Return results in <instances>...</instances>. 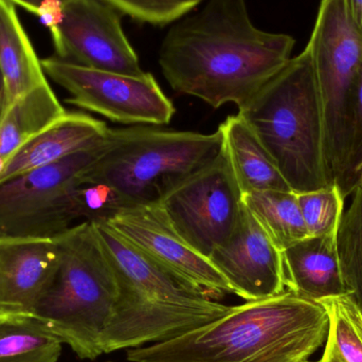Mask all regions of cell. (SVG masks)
I'll use <instances>...</instances> for the list:
<instances>
[{
  "label": "cell",
  "instance_id": "cell-1",
  "mask_svg": "<svg viewBox=\"0 0 362 362\" xmlns=\"http://www.w3.org/2000/svg\"><path fill=\"white\" fill-rule=\"evenodd\" d=\"M295 38L255 27L245 0H208L168 31L159 64L170 86L213 108L238 110L287 62Z\"/></svg>",
  "mask_w": 362,
  "mask_h": 362
},
{
  "label": "cell",
  "instance_id": "cell-2",
  "mask_svg": "<svg viewBox=\"0 0 362 362\" xmlns=\"http://www.w3.org/2000/svg\"><path fill=\"white\" fill-rule=\"evenodd\" d=\"M322 304L289 291L229 306L174 339L127 351L129 362H306L325 344Z\"/></svg>",
  "mask_w": 362,
  "mask_h": 362
},
{
  "label": "cell",
  "instance_id": "cell-3",
  "mask_svg": "<svg viewBox=\"0 0 362 362\" xmlns=\"http://www.w3.org/2000/svg\"><path fill=\"white\" fill-rule=\"evenodd\" d=\"M118 296L103 335L104 354L159 344L193 331L229 306L187 285L127 242L108 223H95Z\"/></svg>",
  "mask_w": 362,
  "mask_h": 362
},
{
  "label": "cell",
  "instance_id": "cell-4",
  "mask_svg": "<svg viewBox=\"0 0 362 362\" xmlns=\"http://www.w3.org/2000/svg\"><path fill=\"white\" fill-rule=\"evenodd\" d=\"M291 191L329 187L325 118L314 64L308 48L289 59L238 110Z\"/></svg>",
  "mask_w": 362,
  "mask_h": 362
},
{
  "label": "cell",
  "instance_id": "cell-5",
  "mask_svg": "<svg viewBox=\"0 0 362 362\" xmlns=\"http://www.w3.org/2000/svg\"><path fill=\"white\" fill-rule=\"evenodd\" d=\"M54 276L28 314L69 346L80 359L104 354L103 335L118 288L95 223H83L57 236Z\"/></svg>",
  "mask_w": 362,
  "mask_h": 362
},
{
  "label": "cell",
  "instance_id": "cell-6",
  "mask_svg": "<svg viewBox=\"0 0 362 362\" xmlns=\"http://www.w3.org/2000/svg\"><path fill=\"white\" fill-rule=\"evenodd\" d=\"M107 141L82 177L110 185L137 204H159L223 150L219 129L204 135L135 125L108 129Z\"/></svg>",
  "mask_w": 362,
  "mask_h": 362
},
{
  "label": "cell",
  "instance_id": "cell-7",
  "mask_svg": "<svg viewBox=\"0 0 362 362\" xmlns=\"http://www.w3.org/2000/svg\"><path fill=\"white\" fill-rule=\"evenodd\" d=\"M306 48L322 104L327 180L329 185H337L346 197L353 91L362 62V36L351 19L346 0H321Z\"/></svg>",
  "mask_w": 362,
  "mask_h": 362
},
{
  "label": "cell",
  "instance_id": "cell-8",
  "mask_svg": "<svg viewBox=\"0 0 362 362\" xmlns=\"http://www.w3.org/2000/svg\"><path fill=\"white\" fill-rule=\"evenodd\" d=\"M42 69L71 97L66 103L123 124L161 127L175 107L152 74L134 76L91 69L57 57L42 59Z\"/></svg>",
  "mask_w": 362,
  "mask_h": 362
},
{
  "label": "cell",
  "instance_id": "cell-9",
  "mask_svg": "<svg viewBox=\"0 0 362 362\" xmlns=\"http://www.w3.org/2000/svg\"><path fill=\"white\" fill-rule=\"evenodd\" d=\"M242 196L221 150L214 161L172 189L159 204L181 238L208 259L235 229Z\"/></svg>",
  "mask_w": 362,
  "mask_h": 362
},
{
  "label": "cell",
  "instance_id": "cell-10",
  "mask_svg": "<svg viewBox=\"0 0 362 362\" xmlns=\"http://www.w3.org/2000/svg\"><path fill=\"white\" fill-rule=\"evenodd\" d=\"M63 21L52 37L55 57L91 69L144 76L121 13L103 0H63Z\"/></svg>",
  "mask_w": 362,
  "mask_h": 362
},
{
  "label": "cell",
  "instance_id": "cell-11",
  "mask_svg": "<svg viewBox=\"0 0 362 362\" xmlns=\"http://www.w3.org/2000/svg\"><path fill=\"white\" fill-rule=\"evenodd\" d=\"M106 223L153 261L211 299L232 293L210 259L181 238L160 204L132 206Z\"/></svg>",
  "mask_w": 362,
  "mask_h": 362
},
{
  "label": "cell",
  "instance_id": "cell-12",
  "mask_svg": "<svg viewBox=\"0 0 362 362\" xmlns=\"http://www.w3.org/2000/svg\"><path fill=\"white\" fill-rule=\"evenodd\" d=\"M232 293L245 301L265 299L286 291L282 251L243 204L235 229L210 257Z\"/></svg>",
  "mask_w": 362,
  "mask_h": 362
},
{
  "label": "cell",
  "instance_id": "cell-13",
  "mask_svg": "<svg viewBox=\"0 0 362 362\" xmlns=\"http://www.w3.org/2000/svg\"><path fill=\"white\" fill-rule=\"evenodd\" d=\"M107 144L106 134L86 150L0 183V236L25 238L53 202L105 153Z\"/></svg>",
  "mask_w": 362,
  "mask_h": 362
},
{
  "label": "cell",
  "instance_id": "cell-14",
  "mask_svg": "<svg viewBox=\"0 0 362 362\" xmlns=\"http://www.w3.org/2000/svg\"><path fill=\"white\" fill-rule=\"evenodd\" d=\"M59 261L57 238L0 236V312L29 313Z\"/></svg>",
  "mask_w": 362,
  "mask_h": 362
},
{
  "label": "cell",
  "instance_id": "cell-15",
  "mask_svg": "<svg viewBox=\"0 0 362 362\" xmlns=\"http://www.w3.org/2000/svg\"><path fill=\"white\" fill-rule=\"evenodd\" d=\"M107 132L103 121L82 112H67L10 157L0 183L86 150L102 141Z\"/></svg>",
  "mask_w": 362,
  "mask_h": 362
},
{
  "label": "cell",
  "instance_id": "cell-16",
  "mask_svg": "<svg viewBox=\"0 0 362 362\" xmlns=\"http://www.w3.org/2000/svg\"><path fill=\"white\" fill-rule=\"evenodd\" d=\"M286 291L319 302L349 295L340 267L337 234L308 236L282 251Z\"/></svg>",
  "mask_w": 362,
  "mask_h": 362
},
{
  "label": "cell",
  "instance_id": "cell-17",
  "mask_svg": "<svg viewBox=\"0 0 362 362\" xmlns=\"http://www.w3.org/2000/svg\"><path fill=\"white\" fill-rule=\"evenodd\" d=\"M223 150L243 194L265 189L291 191L248 123L230 116L219 125Z\"/></svg>",
  "mask_w": 362,
  "mask_h": 362
},
{
  "label": "cell",
  "instance_id": "cell-18",
  "mask_svg": "<svg viewBox=\"0 0 362 362\" xmlns=\"http://www.w3.org/2000/svg\"><path fill=\"white\" fill-rule=\"evenodd\" d=\"M0 74L6 87V108L48 82L16 6L8 0H0Z\"/></svg>",
  "mask_w": 362,
  "mask_h": 362
},
{
  "label": "cell",
  "instance_id": "cell-19",
  "mask_svg": "<svg viewBox=\"0 0 362 362\" xmlns=\"http://www.w3.org/2000/svg\"><path fill=\"white\" fill-rule=\"evenodd\" d=\"M66 112L49 82L32 89L6 108L0 123V156H12Z\"/></svg>",
  "mask_w": 362,
  "mask_h": 362
},
{
  "label": "cell",
  "instance_id": "cell-20",
  "mask_svg": "<svg viewBox=\"0 0 362 362\" xmlns=\"http://www.w3.org/2000/svg\"><path fill=\"white\" fill-rule=\"evenodd\" d=\"M242 200L281 251L310 236L295 192L278 189L250 192L243 194Z\"/></svg>",
  "mask_w": 362,
  "mask_h": 362
},
{
  "label": "cell",
  "instance_id": "cell-21",
  "mask_svg": "<svg viewBox=\"0 0 362 362\" xmlns=\"http://www.w3.org/2000/svg\"><path fill=\"white\" fill-rule=\"evenodd\" d=\"M62 346L28 313L0 312V362H57Z\"/></svg>",
  "mask_w": 362,
  "mask_h": 362
},
{
  "label": "cell",
  "instance_id": "cell-22",
  "mask_svg": "<svg viewBox=\"0 0 362 362\" xmlns=\"http://www.w3.org/2000/svg\"><path fill=\"white\" fill-rule=\"evenodd\" d=\"M329 317L325 352L317 362H362V313L350 295L319 301Z\"/></svg>",
  "mask_w": 362,
  "mask_h": 362
},
{
  "label": "cell",
  "instance_id": "cell-23",
  "mask_svg": "<svg viewBox=\"0 0 362 362\" xmlns=\"http://www.w3.org/2000/svg\"><path fill=\"white\" fill-rule=\"evenodd\" d=\"M337 248L344 284L362 313V187L355 189L340 221Z\"/></svg>",
  "mask_w": 362,
  "mask_h": 362
},
{
  "label": "cell",
  "instance_id": "cell-24",
  "mask_svg": "<svg viewBox=\"0 0 362 362\" xmlns=\"http://www.w3.org/2000/svg\"><path fill=\"white\" fill-rule=\"evenodd\" d=\"M297 194L300 210L310 236L337 234L344 213V200L337 185Z\"/></svg>",
  "mask_w": 362,
  "mask_h": 362
},
{
  "label": "cell",
  "instance_id": "cell-25",
  "mask_svg": "<svg viewBox=\"0 0 362 362\" xmlns=\"http://www.w3.org/2000/svg\"><path fill=\"white\" fill-rule=\"evenodd\" d=\"M140 23L165 25L189 14L202 0H103Z\"/></svg>",
  "mask_w": 362,
  "mask_h": 362
},
{
  "label": "cell",
  "instance_id": "cell-26",
  "mask_svg": "<svg viewBox=\"0 0 362 362\" xmlns=\"http://www.w3.org/2000/svg\"><path fill=\"white\" fill-rule=\"evenodd\" d=\"M362 167V62L353 91L352 142L346 176V197L356 189V176Z\"/></svg>",
  "mask_w": 362,
  "mask_h": 362
},
{
  "label": "cell",
  "instance_id": "cell-27",
  "mask_svg": "<svg viewBox=\"0 0 362 362\" xmlns=\"http://www.w3.org/2000/svg\"><path fill=\"white\" fill-rule=\"evenodd\" d=\"M34 15L38 17L53 37L63 21V0H46L38 6Z\"/></svg>",
  "mask_w": 362,
  "mask_h": 362
},
{
  "label": "cell",
  "instance_id": "cell-28",
  "mask_svg": "<svg viewBox=\"0 0 362 362\" xmlns=\"http://www.w3.org/2000/svg\"><path fill=\"white\" fill-rule=\"evenodd\" d=\"M349 14L362 36V0H346Z\"/></svg>",
  "mask_w": 362,
  "mask_h": 362
},
{
  "label": "cell",
  "instance_id": "cell-29",
  "mask_svg": "<svg viewBox=\"0 0 362 362\" xmlns=\"http://www.w3.org/2000/svg\"><path fill=\"white\" fill-rule=\"evenodd\" d=\"M8 1L12 2L15 6H21V8H25L28 12L35 14L38 6L42 2L46 1V0H8Z\"/></svg>",
  "mask_w": 362,
  "mask_h": 362
},
{
  "label": "cell",
  "instance_id": "cell-30",
  "mask_svg": "<svg viewBox=\"0 0 362 362\" xmlns=\"http://www.w3.org/2000/svg\"><path fill=\"white\" fill-rule=\"evenodd\" d=\"M6 110V87H4V80H2L1 74H0V123L4 119Z\"/></svg>",
  "mask_w": 362,
  "mask_h": 362
},
{
  "label": "cell",
  "instance_id": "cell-31",
  "mask_svg": "<svg viewBox=\"0 0 362 362\" xmlns=\"http://www.w3.org/2000/svg\"><path fill=\"white\" fill-rule=\"evenodd\" d=\"M8 160H10V157L0 156V175H1V174L4 173V170H6Z\"/></svg>",
  "mask_w": 362,
  "mask_h": 362
},
{
  "label": "cell",
  "instance_id": "cell-32",
  "mask_svg": "<svg viewBox=\"0 0 362 362\" xmlns=\"http://www.w3.org/2000/svg\"><path fill=\"white\" fill-rule=\"evenodd\" d=\"M358 187H362V167L361 168V170H359L356 176V189Z\"/></svg>",
  "mask_w": 362,
  "mask_h": 362
},
{
  "label": "cell",
  "instance_id": "cell-33",
  "mask_svg": "<svg viewBox=\"0 0 362 362\" xmlns=\"http://www.w3.org/2000/svg\"><path fill=\"white\" fill-rule=\"evenodd\" d=\"M306 362H312V361H306ZM315 362H317V361H315Z\"/></svg>",
  "mask_w": 362,
  "mask_h": 362
},
{
  "label": "cell",
  "instance_id": "cell-34",
  "mask_svg": "<svg viewBox=\"0 0 362 362\" xmlns=\"http://www.w3.org/2000/svg\"><path fill=\"white\" fill-rule=\"evenodd\" d=\"M108 362H112V361H108Z\"/></svg>",
  "mask_w": 362,
  "mask_h": 362
}]
</instances>
